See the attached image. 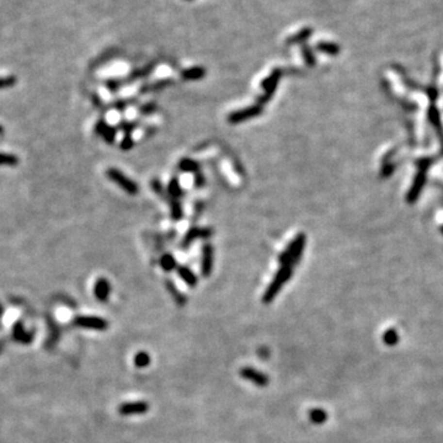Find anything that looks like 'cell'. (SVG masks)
Masks as SVG:
<instances>
[{
  "label": "cell",
  "mask_w": 443,
  "mask_h": 443,
  "mask_svg": "<svg viewBox=\"0 0 443 443\" xmlns=\"http://www.w3.org/2000/svg\"><path fill=\"white\" fill-rule=\"evenodd\" d=\"M170 215L174 222H179L183 217V210L180 202L178 199H173L170 203Z\"/></svg>",
  "instance_id": "20"
},
{
  "label": "cell",
  "mask_w": 443,
  "mask_h": 443,
  "mask_svg": "<svg viewBox=\"0 0 443 443\" xmlns=\"http://www.w3.org/2000/svg\"><path fill=\"white\" fill-rule=\"evenodd\" d=\"M195 187H196V189H202V187H203L204 185H206V179H204V176L202 175V173L201 171H199V173H197V174H195Z\"/></svg>",
  "instance_id": "32"
},
{
  "label": "cell",
  "mask_w": 443,
  "mask_h": 443,
  "mask_svg": "<svg viewBox=\"0 0 443 443\" xmlns=\"http://www.w3.org/2000/svg\"><path fill=\"white\" fill-rule=\"evenodd\" d=\"M3 132V127H1V126H0V133Z\"/></svg>",
  "instance_id": "35"
},
{
  "label": "cell",
  "mask_w": 443,
  "mask_h": 443,
  "mask_svg": "<svg viewBox=\"0 0 443 443\" xmlns=\"http://www.w3.org/2000/svg\"><path fill=\"white\" fill-rule=\"evenodd\" d=\"M106 86L111 93H116L118 90V88H120V82L118 80H109L106 82Z\"/></svg>",
  "instance_id": "33"
},
{
  "label": "cell",
  "mask_w": 443,
  "mask_h": 443,
  "mask_svg": "<svg viewBox=\"0 0 443 443\" xmlns=\"http://www.w3.org/2000/svg\"><path fill=\"white\" fill-rule=\"evenodd\" d=\"M383 340H384V343L387 344V345L393 346L398 343L399 335L395 330H393V329L388 330V331L384 334V336H383Z\"/></svg>",
  "instance_id": "24"
},
{
  "label": "cell",
  "mask_w": 443,
  "mask_h": 443,
  "mask_svg": "<svg viewBox=\"0 0 443 443\" xmlns=\"http://www.w3.org/2000/svg\"><path fill=\"white\" fill-rule=\"evenodd\" d=\"M110 293H111V284H110V282L106 279H104V277L98 279L95 282V286H94V295H95L96 299L102 303L107 302L110 298Z\"/></svg>",
  "instance_id": "11"
},
{
  "label": "cell",
  "mask_w": 443,
  "mask_h": 443,
  "mask_svg": "<svg viewBox=\"0 0 443 443\" xmlns=\"http://www.w3.org/2000/svg\"><path fill=\"white\" fill-rule=\"evenodd\" d=\"M126 106H127V102H126V101H123V100L117 101L116 104H115V107H116L117 111H125Z\"/></svg>",
  "instance_id": "34"
},
{
  "label": "cell",
  "mask_w": 443,
  "mask_h": 443,
  "mask_svg": "<svg viewBox=\"0 0 443 443\" xmlns=\"http://www.w3.org/2000/svg\"><path fill=\"white\" fill-rule=\"evenodd\" d=\"M133 361H134V366L137 368H146L150 364V356L146 351H139V352L135 353Z\"/></svg>",
  "instance_id": "21"
},
{
  "label": "cell",
  "mask_w": 443,
  "mask_h": 443,
  "mask_svg": "<svg viewBox=\"0 0 443 443\" xmlns=\"http://www.w3.org/2000/svg\"><path fill=\"white\" fill-rule=\"evenodd\" d=\"M303 244H304V236L298 235L291 244H289L288 249L279 256V263H282V266H291L299 259V255L302 252Z\"/></svg>",
  "instance_id": "3"
},
{
  "label": "cell",
  "mask_w": 443,
  "mask_h": 443,
  "mask_svg": "<svg viewBox=\"0 0 443 443\" xmlns=\"http://www.w3.org/2000/svg\"><path fill=\"white\" fill-rule=\"evenodd\" d=\"M213 255H214V250H213L212 244L206 243L202 247V260H201V272L203 277H210L212 274L213 270Z\"/></svg>",
  "instance_id": "10"
},
{
  "label": "cell",
  "mask_w": 443,
  "mask_h": 443,
  "mask_svg": "<svg viewBox=\"0 0 443 443\" xmlns=\"http://www.w3.org/2000/svg\"><path fill=\"white\" fill-rule=\"evenodd\" d=\"M165 286H166L167 292L170 293V295L173 297V299L175 300V303L179 307H183L187 303V298L181 293L180 289L175 286V283L173 281H170V279L165 281Z\"/></svg>",
  "instance_id": "14"
},
{
  "label": "cell",
  "mask_w": 443,
  "mask_h": 443,
  "mask_svg": "<svg viewBox=\"0 0 443 443\" xmlns=\"http://www.w3.org/2000/svg\"><path fill=\"white\" fill-rule=\"evenodd\" d=\"M176 270H178L179 277L189 287L195 288L198 284V277L196 276V274L190 267H187V266H179Z\"/></svg>",
  "instance_id": "13"
},
{
  "label": "cell",
  "mask_w": 443,
  "mask_h": 443,
  "mask_svg": "<svg viewBox=\"0 0 443 443\" xmlns=\"http://www.w3.org/2000/svg\"><path fill=\"white\" fill-rule=\"evenodd\" d=\"M74 324L77 327L82 328V329L98 330V331H104L109 328V323L105 319L98 318V316H77L74 319Z\"/></svg>",
  "instance_id": "6"
},
{
  "label": "cell",
  "mask_w": 443,
  "mask_h": 443,
  "mask_svg": "<svg viewBox=\"0 0 443 443\" xmlns=\"http://www.w3.org/2000/svg\"><path fill=\"white\" fill-rule=\"evenodd\" d=\"M167 195L174 199H178L182 196V189H181V185L178 179L173 178L167 183Z\"/></svg>",
  "instance_id": "17"
},
{
  "label": "cell",
  "mask_w": 443,
  "mask_h": 443,
  "mask_svg": "<svg viewBox=\"0 0 443 443\" xmlns=\"http://www.w3.org/2000/svg\"><path fill=\"white\" fill-rule=\"evenodd\" d=\"M199 167H201V165L196 160L190 159V158H183V159H181L179 162V169L181 171H183V173L197 174L199 173Z\"/></svg>",
  "instance_id": "16"
},
{
  "label": "cell",
  "mask_w": 443,
  "mask_h": 443,
  "mask_svg": "<svg viewBox=\"0 0 443 443\" xmlns=\"http://www.w3.org/2000/svg\"><path fill=\"white\" fill-rule=\"evenodd\" d=\"M151 68H153V66H146V68H143V69L135 70V72L132 73V75H131L130 79L135 80V79H138V78L146 77V75H148L149 73L151 72Z\"/></svg>",
  "instance_id": "28"
},
{
  "label": "cell",
  "mask_w": 443,
  "mask_h": 443,
  "mask_svg": "<svg viewBox=\"0 0 443 443\" xmlns=\"http://www.w3.org/2000/svg\"><path fill=\"white\" fill-rule=\"evenodd\" d=\"M206 75V69L203 66H192L189 69H185L181 72V78L183 80H189V82H195V80H201Z\"/></svg>",
  "instance_id": "15"
},
{
  "label": "cell",
  "mask_w": 443,
  "mask_h": 443,
  "mask_svg": "<svg viewBox=\"0 0 443 443\" xmlns=\"http://www.w3.org/2000/svg\"><path fill=\"white\" fill-rule=\"evenodd\" d=\"M309 35H311V30H303V31H302V32H299V33H298V35L293 36V37L288 41V43L299 42V41L305 40V38L308 37Z\"/></svg>",
  "instance_id": "29"
},
{
  "label": "cell",
  "mask_w": 443,
  "mask_h": 443,
  "mask_svg": "<svg viewBox=\"0 0 443 443\" xmlns=\"http://www.w3.org/2000/svg\"><path fill=\"white\" fill-rule=\"evenodd\" d=\"M291 275H292V270H291L289 266H282V267L277 271L276 276H275L274 279L271 281L270 286L266 289V292L263 293V302L265 303V304H268V303H271L275 298H276V295H279V292L281 291L282 286L288 281Z\"/></svg>",
  "instance_id": "1"
},
{
  "label": "cell",
  "mask_w": 443,
  "mask_h": 443,
  "mask_svg": "<svg viewBox=\"0 0 443 443\" xmlns=\"http://www.w3.org/2000/svg\"><path fill=\"white\" fill-rule=\"evenodd\" d=\"M263 105H252V106L246 107V109L238 110V111L231 112L228 116V122L230 123V125H239V123H243L245 122V121H249L251 120V118L260 116V115L263 114Z\"/></svg>",
  "instance_id": "4"
},
{
  "label": "cell",
  "mask_w": 443,
  "mask_h": 443,
  "mask_svg": "<svg viewBox=\"0 0 443 443\" xmlns=\"http://www.w3.org/2000/svg\"><path fill=\"white\" fill-rule=\"evenodd\" d=\"M106 175L112 182L116 183L117 186H120L121 189L123 190L125 192L130 195H137L138 194L139 189L138 185L134 182L133 180H131L128 176H126L122 171H120L118 169H115V167H110L107 169Z\"/></svg>",
  "instance_id": "2"
},
{
  "label": "cell",
  "mask_w": 443,
  "mask_h": 443,
  "mask_svg": "<svg viewBox=\"0 0 443 443\" xmlns=\"http://www.w3.org/2000/svg\"><path fill=\"white\" fill-rule=\"evenodd\" d=\"M16 84V78L15 77H6V78H0V89L9 88Z\"/></svg>",
  "instance_id": "30"
},
{
  "label": "cell",
  "mask_w": 443,
  "mask_h": 443,
  "mask_svg": "<svg viewBox=\"0 0 443 443\" xmlns=\"http://www.w3.org/2000/svg\"><path fill=\"white\" fill-rule=\"evenodd\" d=\"M279 77H281V72H279V69H275L274 72L271 73V74L261 82V88L263 89V94L259 98V104H266V102H268V101L271 100L272 95H274L275 91H276Z\"/></svg>",
  "instance_id": "5"
},
{
  "label": "cell",
  "mask_w": 443,
  "mask_h": 443,
  "mask_svg": "<svg viewBox=\"0 0 443 443\" xmlns=\"http://www.w3.org/2000/svg\"><path fill=\"white\" fill-rule=\"evenodd\" d=\"M95 132L96 134H100L101 137H104L105 142L109 144H112L115 142V139H116L117 130L115 127H112V126L107 125L104 120L98 121V123L95 126Z\"/></svg>",
  "instance_id": "12"
},
{
  "label": "cell",
  "mask_w": 443,
  "mask_h": 443,
  "mask_svg": "<svg viewBox=\"0 0 443 443\" xmlns=\"http://www.w3.org/2000/svg\"><path fill=\"white\" fill-rule=\"evenodd\" d=\"M133 146H134V141H133L132 135L125 134V137H123L122 141H121L120 143L121 149H122V150H130V149L133 148Z\"/></svg>",
  "instance_id": "27"
},
{
  "label": "cell",
  "mask_w": 443,
  "mask_h": 443,
  "mask_svg": "<svg viewBox=\"0 0 443 443\" xmlns=\"http://www.w3.org/2000/svg\"><path fill=\"white\" fill-rule=\"evenodd\" d=\"M137 126H138L137 122H127V121H123V122H121L120 125L117 126V128L120 131H122V132H125L126 134H131V133L137 128Z\"/></svg>",
  "instance_id": "25"
},
{
  "label": "cell",
  "mask_w": 443,
  "mask_h": 443,
  "mask_svg": "<svg viewBox=\"0 0 443 443\" xmlns=\"http://www.w3.org/2000/svg\"><path fill=\"white\" fill-rule=\"evenodd\" d=\"M309 419L314 424L320 425L324 421H327L328 414L327 411H324L323 409H312L311 412H309Z\"/></svg>",
  "instance_id": "22"
},
{
  "label": "cell",
  "mask_w": 443,
  "mask_h": 443,
  "mask_svg": "<svg viewBox=\"0 0 443 443\" xmlns=\"http://www.w3.org/2000/svg\"><path fill=\"white\" fill-rule=\"evenodd\" d=\"M149 404L147 401H126L118 406V412L122 416H133V415H143L149 411Z\"/></svg>",
  "instance_id": "8"
},
{
  "label": "cell",
  "mask_w": 443,
  "mask_h": 443,
  "mask_svg": "<svg viewBox=\"0 0 443 443\" xmlns=\"http://www.w3.org/2000/svg\"><path fill=\"white\" fill-rule=\"evenodd\" d=\"M240 377L260 388L267 387L268 382H270L267 374L263 373L259 369L252 368V367H244V368L240 369Z\"/></svg>",
  "instance_id": "7"
},
{
  "label": "cell",
  "mask_w": 443,
  "mask_h": 443,
  "mask_svg": "<svg viewBox=\"0 0 443 443\" xmlns=\"http://www.w3.org/2000/svg\"><path fill=\"white\" fill-rule=\"evenodd\" d=\"M170 84H173V80H170V79L159 80V82H151V84H148V85H144V86H142L141 93H150V91L162 90V89H164L165 86H167V85H170Z\"/></svg>",
  "instance_id": "19"
},
{
  "label": "cell",
  "mask_w": 443,
  "mask_h": 443,
  "mask_svg": "<svg viewBox=\"0 0 443 443\" xmlns=\"http://www.w3.org/2000/svg\"><path fill=\"white\" fill-rule=\"evenodd\" d=\"M19 164V159L14 154H8V153H0V165H14Z\"/></svg>",
  "instance_id": "23"
},
{
  "label": "cell",
  "mask_w": 443,
  "mask_h": 443,
  "mask_svg": "<svg viewBox=\"0 0 443 443\" xmlns=\"http://www.w3.org/2000/svg\"><path fill=\"white\" fill-rule=\"evenodd\" d=\"M157 109L158 107L154 102H149V104L142 105V106L139 107V112H141L142 115H144V116H148V115L154 114V112L157 111Z\"/></svg>",
  "instance_id": "26"
},
{
  "label": "cell",
  "mask_w": 443,
  "mask_h": 443,
  "mask_svg": "<svg viewBox=\"0 0 443 443\" xmlns=\"http://www.w3.org/2000/svg\"><path fill=\"white\" fill-rule=\"evenodd\" d=\"M213 234V230L211 228H201V227H192L187 230L185 238H183L182 247H187L190 244L195 242L197 239H208L211 238Z\"/></svg>",
  "instance_id": "9"
},
{
  "label": "cell",
  "mask_w": 443,
  "mask_h": 443,
  "mask_svg": "<svg viewBox=\"0 0 443 443\" xmlns=\"http://www.w3.org/2000/svg\"><path fill=\"white\" fill-rule=\"evenodd\" d=\"M150 185H151V189H153V191H154L155 194L160 195V196H163V195H164V189H163V185H162V182H160V181L158 180V179H153V180H151V182H150Z\"/></svg>",
  "instance_id": "31"
},
{
  "label": "cell",
  "mask_w": 443,
  "mask_h": 443,
  "mask_svg": "<svg viewBox=\"0 0 443 443\" xmlns=\"http://www.w3.org/2000/svg\"><path fill=\"white\" fill-rule=\"evenodd\" d=\"M160 266L165 272H171L175 268H178V263H176L175 258L171 254H164L160 258Z\"/></svg>",
  "instance_id": "18"
}]
</instances>
